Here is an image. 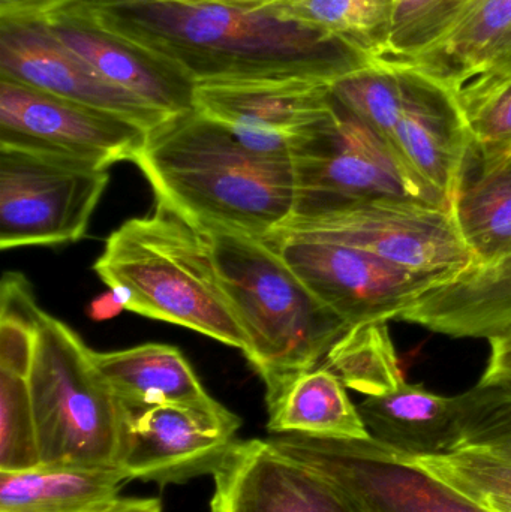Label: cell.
<instances>
[{
  "label": "cell",
  "instance_id": "6da1fadb",
  "mask_svg": "<svg viewBox=\"0 0 511 512\" xmlns=\"http://www.w3.org/2000/svg\"><path fill=\"white\" fill-rule=\"evenodd\" d=\"M66 11L189 83L314 78L335 83L353 50L294 20L282 0H83Z\"/></svg>",
  "mask_w": 511,
  "mask_h": 512
},
{
  "label": "cell",
  "instance_id": "7a4b0ae2",
  "mask_svg": "<svg viewBox=\"0 0 511 512\" xmlns=\"http://www.w3.org/2000/svg\"><path fill=\"white\" fill-rule=\"evenodd\" d=\"M132 162L149 180L156 200L201 230L264 239L293 218L291 152L254 149L195 108L152 129Z\"/></svg>",
  "mask_w": 511,
  "mask_h": 512
},
{
  "label": "cell",
  "instance_id": "3957f363",
  "mask_svg": "<svg viewBox=\"0 0 511 512\" xmlns=\"http://www.w3.org/2000/svg\"><path fill=\"white\" fill-rule=\"evenodd\" d=\"M108 288L126 295V310L198 331L249 354L243 330L219 279L203 230L162 201L150 215L120 225L93 265Z\"/></svg>",
  "mask_w": 511,
  "mask_h": 512
},
{
  "label": "cell",
  "instance_id": "277c9868",
  "mask_svg": "<svg viewBox=\"0 0 511 512\" xmlns=\"http://www.w3.org/2000/svg\"><path fill=\"white\" fill-rule=\"evenodd\" d=\"M203 231L225 294L248 334L246 357L266 388L321 366L350 325L312 294L266 240L219 228Z\"/></svg>",
  "mask_w": 511,
  "mask_h": 512
},
{
  "label": "cell",
  "instance_id": "5b68a950",
  "mask_svg": "<svg viewBox=\"0 0 511 512\" xmlns=\"http://www.w3.org/2000/svg\"><path fill=\"white\" fill-rule=\"evenodd\" d=\"M27 379L44 465L119 468L128 409L105 384L92 349L44 310Z\"/></svg>",
  "mask_w": 511,
  "mask_h": 512
},
{
  "label": "cell",
  "instance_id": "8992f818",
  "mask_svg": "<svg viewBox=\"0 0 511 512\" xmlns=\"http://www.w3.org/2000/svg\"><path fill=\"white\" fill-rule=\"evenodd\" d=\"M290 152L296 177L291 219L314 218L378 198L450 209L399 164L377 132L336 99L326 119L291 138Z\"/></svg>",
  "mask_w": 511,
  "mask_h": 512
},
{
  "label": "cell",
  "instance_id": "52a82bcc",
  "mask_svg": "<svg viewBox=\"0 0 511 512\" xmlns=\"http://www.w3.org/2000/svg\"><path fill=\"white\" fill-rule=\"evenodd\" d=\"M108 182V168L0 144V248L83 239Z\"/></svg>",
  "mask_w": 511,
  "mask_h": 512
},
{
  "label": "cell",
  "instance_id": "ba28073f",
  "mask_svg": "<svg viewBox=\"0 0 511 512\" xmlns=\"http://www.w3.org/2000/svg\"><path fill=\"white\" fill-rule=\"evenodd\" d=\"M267 441L285 456L320 472L363 512H492L374 439H332L284 433Z\"/></svg>",
  "mask_w": 511,
  "mask_h": 512
},
{
  "label": "cell",
  "instance_id": "9c48e42d",
  "mask_svg": "<svg viewBox=\"0 0 511 512\" xmlns=\"http://www.w3.org/2000/svg\"><path fill=\"white\" fill-rule=\"evenodd\" d=\"M284 225L443 283L476 265L452 210L420 201L378 198Z\"/></svg>",
  "mask_w": 511,
  "mask_h": 512
},
{
  "label": "cell",
  "instance_id": "30bf717a",
  "mask_svg": "<svg viewBox=\"0 0 511 512\" xmlns=\"http://www.w3.org/2000/svg\"><path fill=\"white\" fill-rule=\"evenodd\" d=\"M511 30V0H429L360 57L446 95Z\"/></svg>",
  "mask_w": 511,
  "mask_h": 512
},
{
  "label": "cell",
  "instance_id": "8fae6325",
  "mask_svg": "<svg viewBox=\"0 0 511 512\" xmlns=\"http://www.w3.org/2000/svg\"><path fill=\"white\" fill-rule=\"evenodd\" d=\"M263 240L312 294L350 327L396 321L425 292L443 285L434 277L405 270L380 256L287 225Z\"/></svg>",
  "mask_w": 511,
  "mask_h": 512
},
{
  "label": "cell",
  "instance_id": "7c38bea8",
  "mask_svg": "<svg viewBox=\"0 0 511 512\" xmlns=\"http://www.w3.org/2000/svg\"><path fill=\"white\" fill-rule=\"evenodd\" d=\"M149 131L44 90L0 78V144L110 168L134 161Z\"/></svg>",
  "mask_w": 511,
  "mask_h": 512
},
{
  "label": "cell",
  "instance_id": "4fadbf2b",
  "mask_svg": "<svg viewBox=\"0 0 511 512\" xmlns=\"http://www.w3.org/2000/svg\"><path fill=\"white\" fill-rule=\"evenodd\" d=\"M240 426L242 420L228 409L209 412L179 405L128 409L117 466L129 480L161 487L213 477L237 444Z\"/></svg>",
  "mask_w": 511,
  "mask_h": 512
},
{
  "label": "cell",
  "instance_id": "5bb4252c",
  "mask_svg": "<svg viewBox=\"0 0 511 512\" xmlns=\"http://www.w3.org/2000/svg\"><path fill=\"white\" fill-rule=\"evenodd\" d=\"M0 78L114 114L149 132L173 117L102 78L44 21H0Z\"/></svg>",
  "mask_w": 511,
  "mask_h": 512
},
{
  "label": "cell",
  "instance_id": "9a60e30c",
  "mask_svg": "<svg viewBox=\"0 0 511 512\" xmlns=\"http://www.w3.org/2000/svg\"><path fill=\"white\" fill-rule=\"evenodd\" d=\"M213 481L212 512H363L335 483L267 439L237 441Z\"/></svg>",
  "mask_w": 511,
  "mask_h": 512
},
{
  "label": "cell",
  "instance_id": "2e32d148",
  "mask_svg": "<svg viewBox=\"0 0 511 512\" xmlns=\"http://www.w3.org/2000/svg\"><path fill=\"white\" fill-rule=\"evenodd\" d=\"M333 84L314 78L197 84L194 108L234 131L291 141L332 113Z\"/></svg>",
  "mask_w": 511,
  "mask_h": 512
},
{
  "label": "cell",
  "instance_id": "e0dca14e",
  "mask_svg": "<svg viewBox=\"0 0 511 512\" xmlns=\"http://www.w3.org/2000/svg\"><path fill=\"white\" fill-rule=\"evenodd\" d=\"M357 408L371 438L401 456H441L461 445L465 394L441 396L405 381L392 393L366 397Z\"/></svg>",
  "mask_w": 511,
  "mask_h": 512
},
{
  "label": "cell",
  "instance_id": "ac0fdd59",
  "mask_svg": "<svg viewBox=\"0 0 511 512\" xmlns=\"http://www.w3.org/2000/svg\"><path fill=\"white\" fill-rule=\"evenodd\" d=\"M44 23L66 48L114 86L170 116L194 110V84L101 32L83 18L63 11Z\"/></svg>",
  "mask_w": 511,
  "mask_h": 512
},
{
  "label": "cell",
  "instance_id": "d6986e66",
  "mask_svg": "<svg viewBox=\"0 0 511 512\" xmlns=\"http://www.w3.org/2000/svg\"><path fill=\"white\" fill-rule=\"evenodd\" d=\"M396 321L453 339H489L506 330L511 325V255L429 289Z\"/></svg>",
  "mask_w": 511,
  "mask_h": 512
},
{
  "label": "cell",
  "instance_id": "ffe728a7",
  "mask_svg": "<svg viewBox=\"0 0 511 512\" xmlns=\"http://www.w3.org/2000/svg\"><path fill=\"white\" fill-rule=\"evenodd\" d=\"M96 369L114 396L129 409L179 405L224 412L176 346L146 343L114 352L92 351Z\"/></svg>",
  "mask_w": 511,
  "mask_h": 512
},
{
  "label": "cell",
  "instance_id": "44dd1931",
  "mask_svg": "<svg viewBox=\"0 0 511 512\" xmlns=\"http://www.w3.org/2000/svg\"><path fill=\"white\" fill-rule=\"evenodd\" d=\"M266 403L270 435L371 439L359 408L348 397L347 387L324 364L267 387Z\"/></svg>",
  "mask_w": 511,
  "mask_h": 512
},
{
  "label": "cell",
  "instance_id": "7402d4cb",
  "mask_svg": "<svg viewBox=\"0 0 511 512\" xmlns=\"http://www.w3.org/2000/svg\"><path fill=\"white\" fill-rule=\"evenodd\" d=\"M129 478L120 468L42 465L0 472V511L92 512L120 498Z\"/></svg>",
  "mask_w": 511,
  "mask_h": 512
},
{
  "label": "cell",
  "instance_id": "603a6c76",
  "mask_svg": "<svg viewBox=\"0 0 511 512\" xmlns=\"http://www.w3.org/2000/svg\"><path fill=\"white\" fill-rule=\"evenodd\" d=\"M450 210L474 267H489L510 256L511 156L482 165L470 152Z\"/></svg>",
  "mask_w": 511,
  "mask_h": 512
},
{
  "label": "cell",
  "instance_id": "cb8c5ba5",
  "mask_svg": "<svg viewBox=\"0 0 511 512\" xmlns=\"http://www.w3.org/2000/svg\"><path fill=\"white\" fill-rule=\"evenodd\" d=\"M323 364L345 387L366 397L392 393L405 382L386 321L348 328Z\"/></svg>",
  "mask_w": 511,
  "mask_h": 512
},
{
  "label": "cell",
  "instance_id": "d4e9b609",
  "mask_svg": "<svg viewBox=\"0 0 511 512\" xmlns=\"http://www.w3.org/2000/svg\"><path fill=\"white\" fill-rule=\"evenodd\" d=\"M294 20L327 33L365 56L386 41L398 17V0H282Z\"/></svg>",
  "mask_w": 511,
  "mask_h": 512
},
{
  "label": "cell",
  "instance_id": "484cf974",
  "mask_svg": "<svg viewBox=\"0 0 511 512\" xmlns=\"http://www.w3.org/2000/svg\"><path fill=\"white\" fill-rule=\"evenodd\" d=\"M411 460L492 512L511 510L510 457L488 451L458 450Z\"/></svg>",
  "mask_w": 511,
  "mask_h": 512
},
{
  "label": "cell",
  "instance_id": "4316f807",
  "mask_svg": "<svg viewBox=\"0 0 511 512\" xmlns=\"http://www.w3.org/2000/svg\"><path fill=\"white\" fill-rule=\"evenodd\" d=\"M27 378L0 370V472L42 465Z\"/></svg>",
  "mask_w": 511,
  "mask_h": 512
},
{
  "label": "cell",
  "instance_id": "83f0119b",
  "mask_svg": "<svg viewBox=\"0 0 511 512\" xmlns=\"http://www.w3.org/2000/svg\"><path fill=\"white\" fill-rule=\"evenodd\" d=\"M464 394L467 414L458 450L488 451L511 459V390L476 385Z\"/></svg>",
  "mask_w": 511,
  "mask_h": 512
},
{
  "label": "cell",
  "instance_id": "f1b7e54d",
  "mask_svg": "<svg viewBox=\"0 0 511 512\" xmlns=\"http://www.w3.org/2000/svg\"><path fill=\"white\" fill-rule=\"evenodd\" d=\"M471 137V156L491 165L511 156V84L464 116Z\"/></svg>",
  "mask_w": 511,
  "mask_h": 512
},
{
  "label": "cell",
  "instance_id": "f546056e",
  "mask_svg": "<svg viewBox=\"0 0 511 512\" xmlns=\"http://www.w3.org/2000/svg\"><path fill=\"white\" fill-rule=\"evenodd\" d=\"M510 84L511 30L471 71L450 86L446 95L464 119L468 111L479 107Z\"/></svg>",
  "mask_w": 511,
  "mask_h": 512
},
{
  "label": "cell",
  "instance_id": "4dcf8cb0",
  "mask_svg": "<svg viewBox=\"0 0 511 512\" xmlns=\"http://www.w3.org/2000/svg\"><path fill=\"white\" fill-rule=\"evenodd\" d=\"M488 340L491 345V357L477 385L511 390V325Z\"/></svg>",
  "mask_w": 511,
  "mask_h": 512
},
{
  "label": "cell",
  "instance_id": "1f68e13d",
  "mask_svg": "<svg viewBox=\"0 0 511 512\" xmlns=\"http://www.w3.org/2000/svg\"><path fill=\"white\" fill-rule=\"evenodd\" d=\"M83 0H0V21H47Z\"/></svg>",
  "mask_w": 511,
  "mask_h": 512
},
{
  "label": "cell",
  "instance_id": "d6a6232c",
  "mask_svg": "<svg viewBox=\"0 0 511 512\" xmlns=\"http://www.w3.org/2000/svg\"><path fill=\"white\" fill-rule=\"evenodd\" d=\"M123 310H126L125 292L119 288H110V291L90 303L89 315L95 321H107L116 318Z\"/></svg>",
  "mask_w": 511,
  "mask_h": 512
},
{
  "label": "cell",
  "instance_id": "836d02e7",
  "mask_svg": "<svg viewBox=\"0 0 511 512\" xmlns=\"http://www.w3.org/2000/svg\"><path fill=\"white\" fill-rule=\"evenodd\" d=\"M92 512H162V505L155 498H119Z\"/></svg>",
  "mask_w": 511,
  "mask_h": 512
},
{
  "label": "cell",
  "instance_id": "e575fe53",
  "mask_svg": "<svg viewBox=\"0 0 511 512\" xmlns=\"http://www.w3.org/2000/svg\"><path fill=\"white\" fill-rule=\"evenodd\" d=\"M426 2H429V0H398V17L399 15H404L407 14V12L414 11V9L419 8V6L425 5Z\"/></svg>",
  "mask_w": 511,
  "mask_h": 512
},
{
  "label": "cell",
  "instance_id": "d590c367",
  "mask_svg": "<svg viewBox=\"0 0 511 512\" xmlns=\"http://www.w3.org/2000/svg\"><path fill=\"white\" fill-rule=\"evenodd\" d=\"M501 512H511V510H507V511H501Z\"/></svg>",
  "mask_w": 511,
  "mask_h": 512
},
{
  "label": "cell",
  "instance_id": "8d00e7d4",
  "mask_svg": "<svg viewBox=\"0 0 511 512\" xmlns=\"http://www.w3.org/2000/svg\"><path fill=\"white\" fill-rule=\"evenodd\" d=\"M0 512H8V511H0Z\"/></svg>",
  "mask_w": 511,
  "mask_h": 512
}]
</instances>
